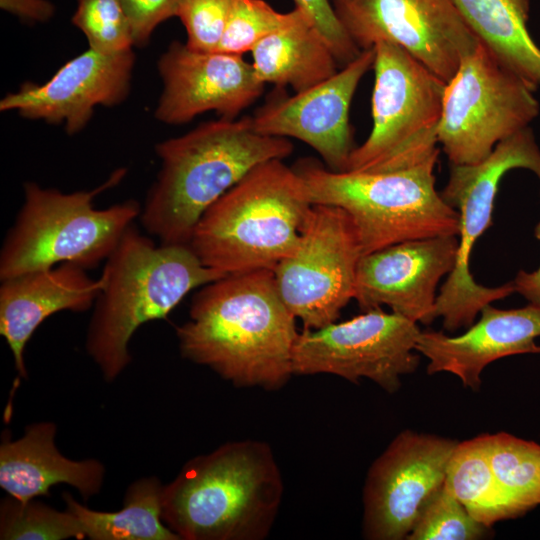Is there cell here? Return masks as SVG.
<instances>
[{
    "instance_id": "7402d4cb",
    "label": "cell",
    "mask_w": 540,
    "mask_h": 540,
    "mask_svg": "<svg viewBox=\"0 0 540 540\" xmlns=\"http://www.w3.org/2000/svg\"><path fill=\"white\" fill-rule=\"evenodd\" d=\"M257 77L277 89L308 90L338 72V61L307 14L262 39L251 51Z\"/></svg>"
},
{
    "instance_id": "30bf717a",
    "label": "cell",
    "mask_w": 540,
    "mask_h": 540,
    "mask_svg": "<svg viewBox=\"0 0 540 540\" xmlns=\"http://www.w3.org/2000/svg\"><path fill=\"white\" fill-rule=\"evenodd\" d=\"M536 90L481 42L446 83L438 142L451 165H470L529 127L538 116Z\"/></svg>"
},
{
    "instance_id": "277c9868",
    "label": "cell",
    "mask_w": 540,
    "mask_h": 540,
    "mask_svg": "<svg viewBox=\"0 0 540 540\" xmlns=\"http://www.w3.org/2000/svg\"><path fill=\"white\" fill-rule=\"evenodd\" d=\"M226 276L188 244L156 243L134 224L105 261L85 348L106 381L131 362L129 342L146 322L165 319L196 288Z\"/></svg>"
},
{
    "instance_id": "9a60e30c",
    "label": "cell",
    "mask_w": 540,
    "mask_h": 540,
    "mask_svg": "<svg viewBox=\"0 0 540 540\" xmlns=\"http://www.w3.org/2000/svg\"><path fill=\"white\" fill-rule=\"evenodd\" d=\"M374 57V48L362 50L336 74L308 90L293 96L275 93L251 116L253 128L267 136L298 139L312 147L328 169L346 171L355 149L350 106Z\"/></svg>"
},
{
    "instance_id": "9c48e42d",
    "label": "cell",
    "mask_w": 540,
    "mask_h": 540,
    "mask_svg": "<svg viewBox=\"0 0 540 540\" xmlns=\"http://www.w3.org/2000/svg\"><path fill=\"white\" fill-rule=\"evenodd\" d=\"M515 168L532 171L540 180V148L530 127L499 142L484 160L470 165H451L442 198L460 216L458 251L454 269L437 294L435 314L449 332L468 328L483 307L515 292L512 281L498 286L478 284L469 262L475 242L492 224L498 187Z\"/></svg>"
},
{
    "instance_id": "4316f807",
    "label": "cell",
    "mask_w": 540,
    "mask_h": 540,
    "mask_svg": "<svg viewBox=\"0 0 540 540\" xmlns=\"http://www.w3.org/2000/svg\"><path fill=\"white\" fill-rule=\"evenodd\" d=\"M85 539L76 517L66 508L56 510L35 499L22 502L11 496L0 504V539Z\"/></svg>"
},
{
    "instance_id": "52a82bcc",
    "label": "cell",
    "mask_w": 540,
    "mask_h": 540,
    "mask_svg": "<svg viewBox=\"0 0 540 540\" xmlns=\"http://www.w3.org/2000/svg\"><path fill=\"white\" fill-rule=\"evenodd\" d=\"M125 170L89 191L64 193L24 184V201L0 251V280L62 263L91 269L105 262L141 213L135 200L96 208L94 200L117 185Z\"/></svg>"
},
{
    "instance_id": "d6986e66",
    "label": "cell",
    "mask_w": 540,
    "mask_h": 540,
    "mask_svg": "<svg viewBox=\"0 0 540 540\" xmlns=\"http://www.w3.org/2000/svg\"><path fill=\"white\" fill-rule=\"evenodd\" d=\"M540 337V306L517 309L486 305L480 319L458 336L441 331H420L415 350L428 359L427 373L449 372L464 387L478 390L482 371L490 363L507 356L540 353L535 339Z\"/></svg>"
},
{
    "instance_id": "603a6c76",
    "label": "cell",
    "mask_w": 540,
    "mask_h": 540,
    "mask_svg": "<svg viewBox=\"0 0 540 540\" xmlns=\"http://www.w3.org/2000/svg\"><path fill=\"white\" fill-rule=\"evenodd\" d=\"M460 14L507 68L540 87V47L529 29L530 0H453Z\"/></svg>"
},
{
    "instance_id": "44dd1931",
    "label": "cell",
    "mask_w": 540,
    "mask_h": 540,
    "mask_svg": "<svg viewBox=\"0 0 540 540\" xmlns=\"http://www.w3.org/2000/svg\"><path fill=\"white\" fill-rule=\"evenodd\" d=\"M0 445V487L11 497L26 502L49 496L50 488L68 484L88 500L104 481V466L95 459L71 460L55 444L56 425L39 422L26 427L16 440L6 436Z\"/></svg>"
},
{
    "instance_id": "cb8c5ba5",
    "label": "cell",
    "mask_w": 540,
    "mask_h": 540,
    "mask_svg": "<svg viewBox=\"0 0 540 540\" xmlns=\"http://www.w3.org/2000/svg\"><path fill=\"white\" fill-rule=\"evenodd\" d=\"M163 488L156 477L138 479L126 490L123 507L113 512L90 509L69 492L62 496L90 540H181L162 519Z\"/></svg>"
},
{
    "instance_id": "ba28073f",
    "label": "cell",
    "mask_w": 540,
    "mask_h": 540,
    "mask_svg": "<svg viewBox=\"0 0 540 540\" xmlns=\"http://www.w3.org/2000/svg\"><path fill=\"white\" fill-rule=\"evenodd\" d=\"M373 48L372 129L351 153L346 171H396L438 157L446 82L398 45Z\"/></svg>"
},
{
    "instance_id": "6da1fadb",
    "label": "cell",
    "mask_w": 540,
    "mask_h": 540,
    "mask_svg": "<svg viewBox=\"0 0 540 540\" xmlns=\"http://www.w3.org/2000/svg\"><path fill=\"white\" fill-rule=\"evenodd\" d=\"M295 320L279 296L273 271L261 269L200 287L176 336L183 358L237 387L273 391L293 376Z\"/></svg>"
},
{
    "instance_id": "ffe728a7",
    "label": "cell",
    "mask_w": 540,
    "mask_h": 540,
    "mask_svg": "<svg viewBox=\"0 0 540 540\" xmlns=\"http://www.w3.org/2000/svg\"><path fill=\"white\" fill-rule=\"evenodd\" d=\"M87 271L74 263H62L1 280L0 334L20 377L28 376L25 346L44 320L61 311L93 308L102 279L90 277Z\"/></svg>"
},
{
    "instance_id": "484cf974",
    "label": "cell",
    "mask_w": 540,
    "mask_h": 540,
    "mask_svg": "<svg viewBox=\"0 0 540 540\" xmlns=\"http://www.w3.org/2000/svg\"><path fill=\"white\" fill-rule=\"evenodd\" d=\"M495 478L523 515L540 504V444L506 432L484 433Z\"/></svg>"
},
{
    "instance_id": "5b68a950",
    "label": "cell",
    "mask_w": 540,
    "mask_h": 540,
    "mask_svg": "<svg viewBox=\"0 0 540 540\" xmlns=\"http://www.w3.org/2000/svg\"><path fill=\"white\" fill-rule=\"evenodd\" d=\"M313 203L294 168L259 164L202 215L188 245L225 275L274 270L297 246Z\"/></svg>"
},
{
    "instance_id": "8fae6325",
    "label": "cell",
    "mask_w": 540,
    "mask_h": 540,
    "mask_svg": "<svg viewBox=\"0 0 540 540\" xmlns=\"http://www.w3.org/2000/svg\"><path fill=\"white\" fill-rule=\"evenodd\" d=\"M359 238L341 208L313 204L295 249L273 270L280 298L303 329L336 322L354 298Z\"/></svg>"
},
{
    "instance_id": "7c38bea8",
    "label": "cell",
    "mask_w": 540,
    "mask_h": 540,
    "mask_svg": "<svg viewBox=\"0 0 540 540\" xmlns=\"http://www.w3.org/2000/svg\"><path fill=\"white\" fill-rule=\"evenodd\" d=\"M418 324L398 313L365 311L319 329H303L292 354L293 375L332 374L350 382L367 378L388 393L419 365Z\"/></svg>"
},
{
    "instance_id": "e575fe53",
    "label": "cell",
    "mask_w": 540,
    "mask_h": 540,
    "mask_svg": "<svg viewBox=\"0 0 540 540\" xmlns=\"http://www.w3.org/2000/svg\"><path fill=\"white\" fill-rule=\"evenodd\" d=\"M535 236L540 241V221L535 227ZM515 292H518L530 304L540 306V266L532 272L520 270L512 281Z\"/></svg>"
},
{
    "instance_id": "f1b7e54d",
    "label": "cell",
    "mask_w": 540,
    "mask_h": 540,
    "mask_svg": "<svg viewBox=\"0 0 540 540\" xmlns=\"http://www.w3.org/2000/svg\"><path fill=\"white\" fill-rule=\"evenodd\" d=\"M304 12L281 13L264 0H234L217 51L243 55L265 37L296 22ZM306 14V13H305Z\"/></svg>"
},
{
    "instance_id": "83f0119b",
    "label": "cell",
    "mask_w": 540,
    "mask_h": 540,
    "mask_svg": "<svg viewBox=\"0 0 540 540\" xmlns=\"http://www.w3.org/2000/svg\"><path fill=\"white\" fill-rule=\"evenodd\" d=\"M488 527L470 515L443 484L421 507L408 540H476L489 534Z\"/></svg>"
},
{
    "instance_id": "1f68e13d",
    "label": "cell",
    "mask_w": 540,
    "mask_h": 540,
    "mask_svg": "<svg viewBox=\"0 0 540 540\" xmlns=\"http://www.w3.org/2000/svg\"><path fill=\"white\" fill-rule=\"evenodd\" d=\"M312 21L325 42L332 50L339 65L345 66L354 60L360 50L340 23L330 0H294Z\"/></svg>"
},
{
    "instance_id": "836d02e7",
    "label": "cell",
    "mask_w": 540,
    "mask_h": 540,
    "mask_svg": "<svg viewBox=\"0 0 540 540\" xmlns=\"http://www.w3.org/2000/svg\"><path fill=\"white\" fill-rule=\"evenodd\" d=\"M1 7L26 20L45 21L53 12V5L47 0H0Z\"/></svg>"
},
{
    "instance_id": "5bb4252c",
    "label": "cell",
    "mask_w": 540,
    "mask_h": 540,
    "mask_svg": "<svg viewBox=\"0 0 540 540\" xmlns=\"http://www.w3.org/2000/svg\"><path fill=\"white\" fill-rule=\"evenodd\" d=\"M459 441L412 430L400 432L370 466L363 488V536L407 539L428 497L444 484Z\"/></svg>"
},
{
    "instance_id": "d6a6232c",
    "label": "cell",
    "mask_w": 540,
    "mask_h": 540,
    "mask_svg": "<svg viewBox=\"0 0 540 540\" xmlns=\"http://www.w3.org/2000/svg\"><path fill=\"white\" fill-rule=\"evenodd\" d=\"M181 0H121L128 18L134 45L146 44L154 29L176 16Z\"/></svg>"
},
{
    "instance_id": "8992f818",
    "label": "cell",
    "mask_w": 540,
    "mask_h": 540,
    "mask_svg": "<svg viewBox=\"0 0 540 540\" xmlns=\"http://www.w3.org/2000/svg\"><path fill=\"white\" fill-rule=\"evenodd\" d=\"M437 161L388 172H337L304 160L294 169L313 204L350 216L365 255L403 241L458 236L459 213L435 187Z\"/></svg>"
},
{
    "instance_id": "4fadbf2b",
    "label": "cell",
    "mask_w": 540,
    "mask_h": 540,
    "mask_svg": "<svg viewBox=\"0 0 540 540\" xmlns=\"http://www.w3.org/2000/svg\"><path fill=\"white\" fill-rule=\"evenodd\" d=\"M360 49L388 42L403 48L444 82L479 44L453 0H332Z\"/></svg>"
},
{
    "instance_id": "f546056e",
    "label": "cell",
    "mask_w": 540,
    "mask_h": 540,
    "mask_svg": "<svg viewBox=\"0 0 540 540\" xmlns=\"http://www.w3.org/2000/svg\"><path fill=\"white\" fill-rule=\"evenodd\" d=\"M72 22L96 51L119 53L134 46L121 0H77Z\"/></svg>"
},
{
    "instance_id": "e0dca14e",
    "label": "cell",
    "mask_w": 540,
    "mask_h": 540,
    "mask_svg": "<svg viewBox=\"0 0 540 540\" xmlns=\"http://www.w3.org/2000/svg\"><path fill=\"white\" fill-rule=\"evenodd\" d=\"M458 236L399 242L362 255L354 300L362 310L388 306L416 323L431 324L439 281L454 269Z\"/></svg>"
},
{
    "instance_id": "2e32d148",
    "label": "cell",
    "mask_w": 540,
    "mask_h": 540,
    "mask_svg": "<svg viewBox=\"0 0 540 540\" xmlns=\"http://www.w3.org/2000/svg\"><path fill=\"white\" fill-rule=\"evenodd\" d=\"M158 70L163 91L155 117L170 125L184 124L207 111L236 119L265 87L242 55L197 51L180 42H172L162 54Z\"/></svg>"
},
{
    "instance_id": "7a4b0ae2",
    "label": "cell",
    "mask_w": 540,
    "mask_h": 540,
    "mask_svg": "<svg viewBox=\"0 0 540 540\" xmlns=\"http://www.w3.org/2000/svg\"><path fill=\"white\" fill-rule=\"evenodd\" d=\"M283 137L255 131L251 116L202 123L160 142L161 168L139 216L159 243L188 244L202 215L253 168L293 152Z\"/></svg>"
},
{
    "instance_id": "4dcf8cb0",
    "label": "cell",
    "mask_w": 540,
    "mask_h": 540,
    "mask_svg": "<svg viewBox=\"0 0 540 540\" xmlns=\"http://www.w3.org/2000/svg\"><path fill=\"white\" fill-rule=\"evenodd\" d=\"M234 0H181L176 16L183 23L186 45L197 51H217Z\"/></svg>"
},
{
    "instance_id": "3957f363",
    "label": "cell",
    "mask_w": 540,
    "mask_h": 540,
    "mask_svg": "<svg viewBox=\"0 0 540 540\" xmlns=\"http://www.w3.org/2000/svg\"><path fill=\"white\" fill-rule=\"evenodd\" d=\"M283 492L268 443L227 442L190 459L164 486L162 519L181 540H262Z\"/></svg>"
},
{
    "instance_id": "d4e9b609",
    "label": "cell",
    "mask_w": 540,
    "mask_h": 540,
    "mask_svg": "<svg viewBox=\"0 0 540 540\" xmlns=\"http://www.w3.org/2000/svg\"><path fill=\"white\" fill-rule=\"evenodd\" d=\"M444 485L472 517L488 527L522 515L495 478L483 434L458 442L447 466Z\"/></svg>"
},
{
    "instance_id": "ac0fdd59",
    "label": "cell",
    "mask_w": 540,
    "mask_h": 540,
    "mask_svg": "<svg viewBox=\"0 0 540 540\" xmlns=\"http://www.w3.org/2000/svg\"><path fill=\"white\" fill-rule=\"evenodd\" d=\"M135 56L132 49L103 53L89 48L65 63L45 83H24L0 102L29 119L64 124L69 134L81 131L98 105L113 106L129 93Z\"/></svg>"
}]
</instances>
